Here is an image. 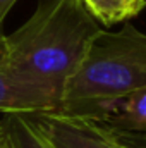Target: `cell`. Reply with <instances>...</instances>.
I'll list each match as a JSON object with an SVG mask.
<instances>
[{
	"instance_id": "2",
	"label": "cell",
	"mask_w": 146,
	"mask_h": 148,
	"mask_svg": "<svg viewBox=\"0 0 146 148\" xmlns=\"http://www.w3.org/2000/svg\"><path fill=\"white\" fill-rule=\"evenodd\" d=\"M146 88V36L134 26L102 31L62 88L60 107L126 97Z\"/></svg>"
},
{
	"instance_id": "6",
	"label": "cell",
	"mask_w": 146,
	"mask_h": 148,
	"mask_svg": "<svg viewBox=\"0 0 146 148\" xmlns=\"http://www.w3.org/2000/svg\"><path fill=\"white\" fill-rule=\"evenodd\" d=\"M16 2H17V0H0V36L3 35V33H2V24H3V21H5V17H7V14H9V10L14 7Z\"/></svg>"
},
{
	"instance_id": "8",
	"label": "cell",
	"mask_w": 146,
	"mask_h": 148,
	"mask_svg": "<svg viewBox=\"0 0 146 148\" xmlns=\"http://www.w3.org/2000/svg\"><path fill=\"white\" fill-rule=\"evenodd\" d=\"M0 148H10V143H9V140H7V134L3 133L2 126H0Z\"/></svg>"
},
{
	"instance_id": "1",
	"label": "cell",
	"mask_w": 146,
	"mask_h": 148,
	"mask_svg": "<svg viewBox=\"0 0 146 148\" xmlns=\"http://www.w3.org/2000/svg\"><path fill=\"white\" fill-rule=\"evenodd\" d=\"M102 31V24L81 0H40L31 17L3 36L7 67L41 79L62 93Z\"/></svg>"
},
{
	"instance_id": "4",
	"label": "cell",
	"mask_w": 146,
	"mask_h": 148,
	"mask_svg": "<svg viewBox=\"0 0 146 148\" xmlns=\"http://www.w3.org/2000/svg\"><path fill=\"white\" fill-rule=\"evenodd\" d=\"M60 90L17 73L10 67L0 69V112L5 114H38L55 112L60 107Z\"/></svg>"
},
{
	"instance_id": "5",
	"label": "cell",
	"mask_w": 146,
	"mask_h": 148,
	"mask_svg": "<svg viewBox=\"0 0 146 148\" xmlns=\"http://www.w3.org/2000/svg\"><path fill=\"white\" fill-rule=\"evenodd\" d=\"M0 126L10 148H52L24 114H5Z\"/></svg>"
},
{
	"instance_id": "7",
	"label": "cell",
	"mask_w": 146,
	"mask_h": 148,
	"mask_svg": "<svg viewBox=\"0 0 146 148\" xmlns=\"http://www.w3.org/2000/svg\"><path fill=\"white\" fill-rule=\"evenodd\" d=\"M3 36H0V69L7 67V53H5V41H3Z\"/></svg>"
},
{
	"instance_id": "3",
	"label": "cell",
	"mask_w": 146,
	"mask_h": 148,
	"mask_svg": "<svg viewBox=\"0 0 146 148\" xmlns=\"http://www.w3.org/2000/svg\"><path fill=\"white\" fill-rule=\"evenodd\" d=\"M52 148H134L132 133L62 112L24 114Z\"/></svg>"
}]
</instances>
